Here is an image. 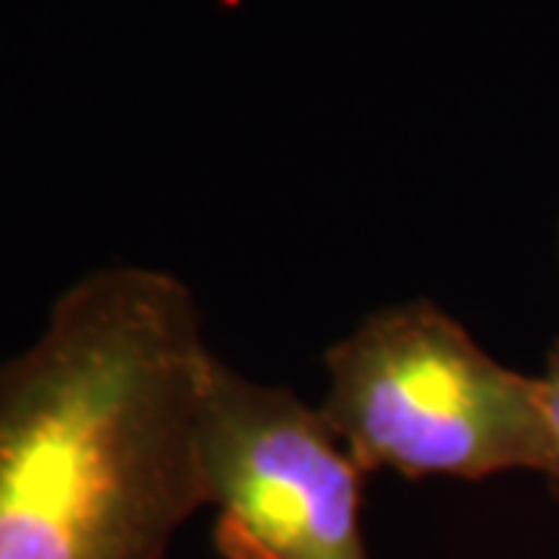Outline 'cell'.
Returning a JSON list of instances; mask_svg holds the SVG:
<instances>
[{
    "label": "cell",
    "instance_id": "1",
    "mask_svg": "<svg viewBox=\"0 0 559 559\" xmlns=\"http://www.w3.org/2000/svg\"><path fill=\"white\" fill-rule=\"evenodd\" d=\"M209 358L178 277L116 264L75 280L0 360V559H165L202 507Z\"/></svg>",
    "mask_w": 559,
    "mask_h": 559
},
{
    "label": "cell",
    "instance_id": "2",
    "mask_svg": "<svg viewBox=\"0 0 559 559\" xmlns=\"http://www.w3.org/2000/svg\"><path fill=\"white\" fill-rule=\"evenodd\" d=\"M323 367L320 417L364 476H557L538 377L503 367L429 299L373 311L326 348Z\"/></svg>",
    "mask_w": 559,
    "mask_h": 559
},
{
    "label": "cell",
    "instance_id": "3",
    "mask_svg": "<svg viewBox=\"0 0 559 559\" xmlns=\"http://www.w3.org/2000/svg\"><path fill=\"white\" fill-rule=\"evenodd\" d=\"M364 469L318 407L242 377L215 355L200 392L202 507L218 510L227 559H370Z\"/></svg>",
    "mask_w": 559,
    "mask_h": 559
},
{
    "label": "cell",
    "instance_id": "4",
    "mask_svg": "<svg viewBox=\"0 0 559 559\" xmlns=\"http://www.w3.org/2000/svg\"><path fill=\"white\" fill-rule=\"evenodd\" d=\"M540 404H544V417L550 426V439H554V451H557V476L559 479V342H554V348L547 352V367L538 377Z\"/></svg>",
    "mask_w": 559,
    "mask_h": 559
}]
</instances>
